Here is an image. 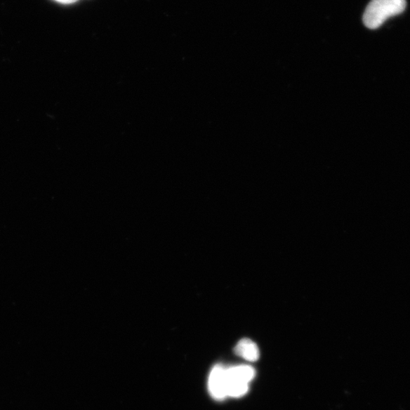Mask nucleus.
Listing matches in <instances>:
<instances>
[{
	"mask_svg": "<svg viewBox=\"0 0 410 410\" xmlns=\"http://www.w3.org/2000/svg\"><path fill=\"white\" fill-rule=\"evenodd\" d=\"M406 7V0H371L363 15V22L370 29H378L388 18L402 14Z\"/></svg>",
	"mask_w": 410,
	"mask_h": 410,
	"instance_id": "1",
	"label": "nucleus"
},
{
	"mask_svg": "<svg viewBox=\"0 0 410 410\" xmlns=\"http://www.w3.org/2000/svg\"><path fill=\"white\" fill-rule=\"evenodd\" d=\"M256 376L255 369L247 365L227 369V397H241L247 394L249 384Z\"/></svg>",
	"mask_w": 410,
	"mask_h": 410,
	"instance_id": "2",
	"label": "nucleus"
},
{
	"mask_svg": "<svg viewBox=\"0 0 410 410\" xmlns=\"http://www.w3.org/2000/svg\"><path fill=\"white\" fill-rule=\"evenodd\" d=\"M209 389L211 397L218 400L225 399L227 392V369L221 365L214 366L209 378Z\"/></svg>",
	"mask_w": 410,
	"mask_h": 410,
	"instance_id": "3",
	"label": "nucleus"
},
{
	"mask_svg": "<svg viewBox=\"0 0 410 410\" xmlns=\"http://www.w3.org/2000/svg\"><path fill=\"white\" fill-rule=\"evenodd\" d=\"M234 351L237 356L249 362H256L259 359L260 352L256 343L249 339H242L237 345Z\"/></svg>",
	"mask_w": 410,
	"mask_h": 410,
	"instance_id": "4",
	"label": "nucleus"
},
{
	"mask_svg": "<svg viewBox=\"0 0 410 410\" xmlns=\"http://www.w3.org/2000/svg\"><path fill=\"white\" fill-rule=\"evenodd\" d=\"M57 1L63 3V4H72L74 2L77 1V0H57Z\"/></svg>",
	"mask_w": 410,
	"mask_h": 410,
	"instance_id": "5",
	"label": "nucleus"
}]
</instances>
